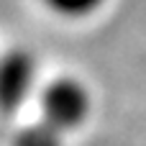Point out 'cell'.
<instances>
[{
  "mask_svg": "<svg viewBox=\"0 0 146 146\" xmlns=\"http://www.w3.org/2000/svg\"><path fill=\"white\" fill-rule=\"evenodd\" d=\"M38 118L62 131L64 136L80 131L92 113L90 87L72 74L51 77L44 87H38Z\"/></svg>",
  "mask_w": 146,
  "mask_h": 146,
  "instance_id": "cell-1",
  "label": "cell"
},
{
  "mask_svg": "<svg viewBox=\"0 0 146 146\" xmlns=\"http://www.w3.org/2000/svg\"><path fill=\"white\" fill-rule=\"evenodd\" d=\"M38 64L36 56L13 46L0 51V115H15L31 95H38Z\"/></svg>",
  "mask_w": 146,
  "mask_h": 146,
  "instance_id": "cell-2",
  "label": "cell"
},
{
  "mask_svg": "<svg viewBox=\"0 0 146 146\" xmlns=\"http://www.w3.org/2000/svg\"><path fill=\"white\" fill-rule=\"evenodd\" d=\"M10 146H64V133L49 126L46 121L36 118L15 131Z\"/></svg>",
  "mask_w": 146,
  "mask_h": 146,
  "instance_id": "cell-3",
  "label": "cell"
},
{
  "mask_svg": "<svg viewBox=\"0 0 146 146\" xmlns=\"http://www.w3.org/2000/svg\"><path fill=\"white\" fill-rule=\"evenodd\" d=\"M49 13L64 21H85L105 8L108 0H41Z\"/></svg>",
  "mask_w": 146,
  "mask_h": 146,
  "instance_id": "cell-4",
  "label": "cell"
}]
</instances>
